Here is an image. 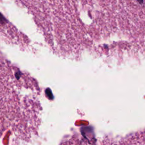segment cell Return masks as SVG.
I'll list each match as a JSON object with an SVG mask.
<instances>
[{
    "label": "cell",
    "mask_w": 145,
    "mask_h": 145,
    "mask_svg": "<svg viewBox=\"0 0 145 145\" xmlns=\"http://www.w3.org/2000/svg\"><path fill=\"white\" fill-rule=\"evenodd\" d=\"M6 22V20L5 18V17L3 16V15L0 12V23H3Z\"/></svg>",
    "instance_id": "6da1fadb"
},
{
    "label": "cell",
    "mask_w": 145,
    "mask_h": 145,
    "mask_svg": "<svg viewBox=\"0 0 145 145\" xmlns=\"http://www.w3.org/2000/svg\"><path fill=\"white\" fill-rule=\"evenodd\" d=\"M139 3H143V0H137Z\"/></svg>",
    "instance_id": "7a4b0ae2"
}]
</instances>
